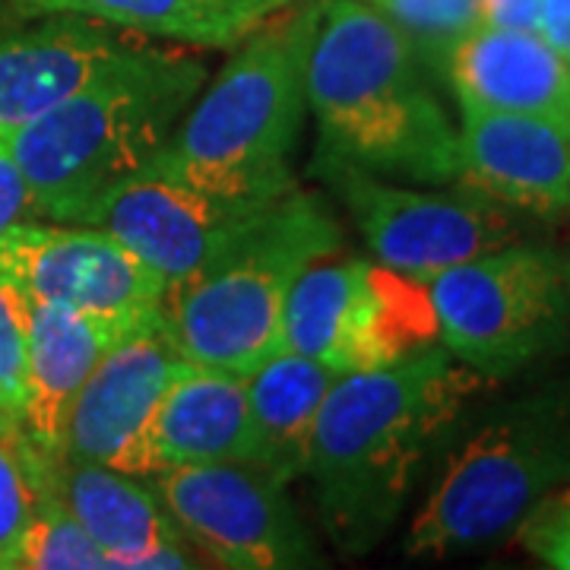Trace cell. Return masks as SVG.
I'll use <instances>...</instances> for the list:
<instances>
[{"instance_id": "cell-20", "label": "cell", "mask_w": 570, "mask_h": 570, "mask_svg": "<svg viewBox=\"0 0 570 570\" xmlns=\"http://www.w3.org/2000/svg\"><path fill=\"white\" fill-rule=\"evenodd\" d=\"M336 377L330 367L292 348H279L247 374L254 463L276 482L288 485L305 475L314 425Z\"/></svg>"}, {"instance_id": "cell-24", "label": "cell", "mask_w": 570, "mask_h": 570, "mask_svg": "<svg viewBox=\"0 0 570 570\" xmlns=\"http://www.w3.org/2000/svg\"><path fill=\"white\" fill-rule=\"evenodd\" d=\"M36 450L22 434H0V570H17L22 535L39 501Z\"/></svg>"}, {"instance_id": "cell-2", "label": "cell", "mask_w": 570, "mask_h": 570, "mask_svg": "<svg viewBox=\"0 0 570 570\" xmlns=\"http://www.w3.org/2000/svg\"><path fill=\"white\" fill-rule=\"evenodd\" d=\"M317 163L374 178L450 184L460 137L403 32L365 0H321L305 77Z\"/></svg>"}, {"instance_id": "cell-13", "label": "cell", "mask_w": 570, "mask_h": 570, "mask_svg": "<svg viewBox=\"0 0 570 570\" xmlns=\"http://www.w3.org/2000/svg\"><path fill=\"white\" fill-rule=\"evenodd\" d=\"M264 206L223 200L142 168L96 206L89 225L118 238L165 285H178L209 264Z\"/></svg>"}, {"instance_id": "cell-12", "label": "cell", "mask_w": 570, "mask_h": 570, "mask_svg": "<svg viewBox=\"0 0 570 570\" xmlns=\"http://www.w3.org/2000/svg\"><path fill=\"white\" fill-rule=\"evenodd\" d=\"M187 365L168 340L163 314L134 326L108 348L82 384L67 419L63 460H86L121 469L137 479H156L149 428L165 390Z\"/></svg>"}, {"instance_id": "cell-23", "label": "cell", "mask_w": 570, "mask_h": 570, "mask_svg": "<svg viewBox=\"0 0 570 570\" xmlns=\"http://www.w3.org/2000/svg\"><path fill=\"white\" fill-rule=\"evenodd\" d=\"M409 41L415 61L444 73L450 51L479 26V0H365Z\"/></svg>"}, {"instance_id": "cell-22", "label": "cell", "mask_w": 570, "mask_h": 570, "mask_svg": "<svg viewBox=\"0 0 570 570\" xmlns=\"http://www.w3.org/2000/svg\"><path fill=\"white\" fill-rule=\"evenodd\" d=\"M45 463V453H41ZM39 463V501L22 535L17 570H105L108 558L96 539L82 530L80 520L63 508V501L45 485Z\"/></svg>"}, {"instance_id": "cell-1", "label": "cell", "mask_w": 570, "mask_h": 570, "mask_svg": "<svg viewBox=\"0 0 570 570\" xmlns=\"http://www.w3.org/2000/svg\"><path fill=\"white\" fill-rule=\"evenodd\" d=\"M482 381L438 343L333 381L305 475L326 535L346 554H365L393 530L419 466Z\"/></svg>"}, {"instance_id": "cell-16", "label": "cell", "mask_w": 570, "mask_h": 570, "mask_svg": "<svg viewBox=\"0 0 570 570\" xmlns=\"http://www.w3.org/2000/svg\"><path fill=\"white\" fill-rule=\"evenodd\" d=\"M41 479L96 539L108 568H197L194 546L168 517L149 479L63 456H45Z\"/></svg>"}, {"instance_id": "cell-11", "label": "cell", "mask_w": 570, "mask_h": 570, "mask_svg": "<svg viewBox=\"0 0 570 570\" xmlns=\"http://www.w3.org/2000/svg\"><path fill=\"white\" fill-rule=\"evenodd\" d=\"M0 279L29 302L146 321L163 314L165 279L92 225H41L36 219L0 235Z\"/></svg>"}, {"instance_id": "cell-8", "label": "cell", "mask_w": 570, "mask_h": 570, "mask_svg": "<svg viewBox=\"0 0 570 570\" xmlns=\"http://www.w3.org/2000/svg\"><path fill=\"white\" fill-rule=\"evenodd\" d=\"M438 343L428 283L367 261H317L295 279L283 314V348L333 374L400 362Z\"/></svg>"}, {"instance_id": "cell-27", "label": "cell", "mask_w": 570, "mask_h": 570, "mask_svg": "<svg viewBox=\"0 0 570 570\" xmlns=\"http://www.w3.org/2000/svg\"><path fill=\"white\" fill-rule=\"evenodd\" d=\"M29 219H36L32 194L26 187L22 171L13 163V156L0 142V235L13 225L29 223Z\"/></svg>"}, {"instance_id": "cell-3", "label": "cell", "mask_w": 570, "mask_h": 570, "mask_svg": "<svg viewBox=\"0 0 570 570\" xmlns=\"http://www.w3.org/2000/svg\"><path fill=\"white\" fill-rule=\"evenodd\" d=\"M321 0H298L238 41L146 171L242 204H269L295 187L292 153L307 111V55Z\"/></svg>"}, {"instance_id": "cell-25", "label": "cell", "mask_w": 570, "mask_h": 570, "mask_svg": "<svg viewBox=\"0 0 570 570\" xmlns=\"http://www.w3.org/2000/svg\"><path fill=\"white\" fill-rule=\"evenodd\" d=\"M29 365V298L0 279V434H22Z\"/></svg>"}, {"instance_id": "cell-7", "label": "cell", "mask_w": 570, "mask_h": 570, "mask_svg": "<svg viewBox=\"0 0 570 570\" xmlns=\"http://www.w3.org/2000/svg\"><path fill=\"white\" fill-rule=\"evenodd\" d=\"M438 340L482 377H508L568 336V266L551 250L504 245L438 273Z\"/></svg>"}, {"instance_id": "cell-28", "label": "cell", "mask_w": 570, "mask_h": 570, "mask_svg": "<svg viewBox=\"0 0 570 570\" xmlns=\"http://www.w3.org/2000/svg\"><path fill=\"white\" fill-rule=\"evenodd\" d=\"M542 0H479V26L539 32Z\"/></svg>"}, {"instance_id": "cell-10", "label": "cell", "mask_w": 570, "mask_h": 570, "mask_svg": "<svg viewBox=\"0 0 570 570\" xmlns=\"http://www.w3.org/2000/svg\"><path fill=\"white\" fill-rule=\"evenodd\" d=\"M340 190L377 264L431 283L450 266L517 242L504 206L475 190L431 194L381 181L348 165H314Z\"/></svg>"}, {"instance_id": "cell-30", "label": "cell", "mask_w": 570, "mask_h": 570, "mask_svg": "<svg viewBox=\"0 0 570 570\" xmlns=\"http://www.w3.org/2000/svg\"><path fill=\"white\" fill-rule=\"evenodd\" d=\"M223 3L225 7H232V10H238V13L247 17L250 22H264L266 17L279 13V10L298 3V0H223Z\"/></svg>"}, {"instance_id": "cell-26", "label": "cell", "mask_w": 570, "mask_h": 570, "mask_svg": "<svg viewBox=\"0 0 570 570\" xmlns=\"http://www.w3.org/2000/svg\"><path fill=\"white\" fill-rule=\"evenodd\" d=\"M520 546L546 568L570 570V485L549 491L517 527Z\"/></svg>"}, {"instance_id": "cell-15", "label": "cell", "mask_w": 570, "mask_h": 570, "mask_svg": "<svg viewBox=\"0 0 570 570\" xmlns=\"http://www.w3.org/2000/svg\"><path fill=\"white\" fill-rule=\"evenodd\" d=\"M456 181L494 204L532 216L570 206V124L463 108Z\"/></svg>"}, {"instance_id": "cell-9", "label": "cell", "mask_w": 570, "mask_h": 570, "mask_svg": "<svg viewBox=\"0 0 570 570\" xmlns=\"http://www.w3.org/2000/svg\"><path fill=\"white\" fill-rule=\"evenodd\" d=\"M168 517L194 551L216 568H317L305 523L285 498V485L257 463L175 466L149 479Z\"/></svg>"}, {"instance_id": "cell-29", "label": "cell", "mask_w": 570, "mask_h": 570, "mask_svg": "<svg viewBox=\"0 0 570 570\" xmlns=\"http://www.w3.org/2000/svg\"><path fill=\"white\" fill-rule=\"evenodd\" d=\"M539 36L549 41L551 48H558L564 58L570 51V0H542V22H539Z\"/></svg>"}, {"instance_id": "cell-17", "label": "cell", "mask_w": 570, "mask_h": 570, "mask_svg": "<svg viewBox=\"0 0 570 570\" xmlns=\"http://www.w3.org/2000/svg\"><path fill=\"white\" fill-rule=\"evenodd\" d=\"M140 324L142 321L99 317V314H82L73 307L29 302V365H26L22 438L32 448L51 460L61 456L67 419L82 384L102 362L105 352L118 346L124 336Z\"/></svg>"}, {"instance_id": "cell-6", "label": "cell", "mask_w": 570, "mask_h": 570, "mask_svg": "<svg viewBox=\"0 0 570 570\" xmlns=\"http://www.w3.org/2000/svg\"><path fill=\"white\" fill-rule=\"evenodd\" d=\"M570 479V428L549 403L489 419L444 456L406 535L409 558H444L513 532Z\"/></svg>"}, {"instance_id": "cell-18", "label": "cell", "mask_w": 570, "mask_h": 570, "mask_svg": "<svg viewBox=\"0 0 570 570\" xmlns=\"http://www.w3.org/2000/svg\"><path fill=\"white\" fill-rule=\"evenodd\" d=\"M460 108L570 124V63L539 32L475 26L444 67Z\"/></svg>"}, {"instance_id": "cell-19", "label": "cell", "mask_w": 570, "mask_h": 570, "mask_svg": "<svg viewBox=\"0 0 570 570\" xmlns=\"http://www.w3.org/2000/svg\"><path fill=\"white\" fill-rule=\"evenodd\" d=\"M156 475L175 466L254 463L247 374L187 362L149 428Z\"/></svg>"}, {"instance_id": "cell-14", "label": "cell", "mask_w": 570, "mask_h": 570, "mask_svg": "<svg viewBox=\"0 0 570 570\" xmlns=\"http://www.w3.org/2000/svg\"><path fill=\"white\" fill-rule=\"evenodd\" d=\"M149 48L146 36L86 17H48L32 29L0 32V137Z\"/></svg>"}, {"instance_id": "cell-5", "label": "cell", "mask_w": 570, "mask_h": 570, "mask_svg": "<svg viewBox=\"0 0 570 570\" xmlns=\"http://www.w3.org/2000/svg\"><path fill=\"white\" fill-rule=\"evenodd\" d=\"M340 242V225L321 197L292 187L209 264L165 288L168 340L187 362L250 374L283 348L285 298L295 279Z\"/></svg>"}, {"instance_id": "cell-21", "label": "cell", "mask_w": 570, "mask_h": 570, "mask_svg": "<svg viewBox=\"0 0 570 570\" xmlns=\"http://www.w3.org/2000/svg\"><path fill=\"white\" fill-rule=\"evenodd\" d=\"M20 17H86L137 36L235 48L261 22H250L223 0H13Z\"/></svg>"}, {"instance_id": "cell-31", "label": "cell", "mask_w": 570, "mask_h": 570, "mask_svg": "<svg viewBox=\"0 0 570 570\" xmlns=\"http://www.w3.org/2000/svg\"><path fill=\"white\" fill-rule=\"evenodd\" d=\"M568 63H570V51H568Z\"/></svg>"}, {"instance_id": "cell-4", "label": "cell", "mask_w": 570, "mask_h": 570, "mask_svg": "<svg viewBox=\"0 0 570 570\" xmlns=\"http://www.w3.org/2000/svg\"><path fill=\"white\" fill-rule=\"evenodd\" d=\"M206 67L149 48L36 121L3 134L32 194L36 219L89 225L105 197L140 175L204 86Z\"/></svg>"}]
</instances>
